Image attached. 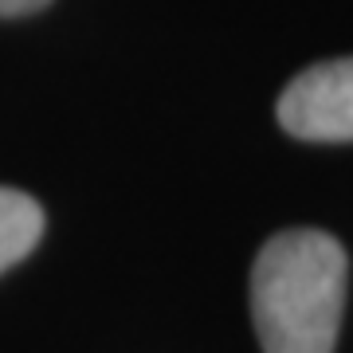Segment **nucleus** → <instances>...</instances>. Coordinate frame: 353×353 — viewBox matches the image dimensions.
<instances>
[{
    "label": "nucleus",
    "mask_w": 353,
    "mask_h": 353,
    "mask_svg": "<svg viewBox=\"0 0 353 353\" xmlns=\"http://www.w3.org/2000/svg\"><path fill=\"white\" fill-rule=\"evenodd\" d=\"M350 259L330 232L290 228L252 267V318L263 353H334L345 314Z\"/></svg>",
    "instance_id": "nucleus-1"
},
{
    "label": "nucleus",
    "mask_w": 353,
    "mask_h": 353,
    "mask_svg": "<svg viewBox=\"0 0 353 353\" xmlns=\"http://www.w3.org/2000/svg\"><path fill=\"white\" fill-rule=\"evenodd\" d=\"M279 122L303 141H353V55L290 79L279 94Z\"/></svg>",
    "instance_id": "nucleus-2"
},
{
    "label": "nucleus",
    "mask_w": 353,
    "mask_h": 353,
    "mask_svg": "<svg viewBox=\"0 0 353 353\" xmlns=\"http://www.w3.org/2000/svg\"><path fill=\"white\" fill-rule=\"evenodd\" d=\"M43 236V208L28 192L0 189V271L16 267Z\"/></svg>",
    "instance_id": "nucleus-3"
},
{
    "label": "nucleus",
    "mask_w": 353,
    "mask_h": 353,
    "mask_svg": "<svg viewBox=\"0 0 353 353\" xmlns=\"http://www.w3.org/2000/svg\"><path fill=\"white\" fill-rule=\"evenodd\" d=\"M43 4H51V0H0V16H28L39 12Z\"/></svg>",
    "instance_id": "nucleus-4"
}]
</instances>
